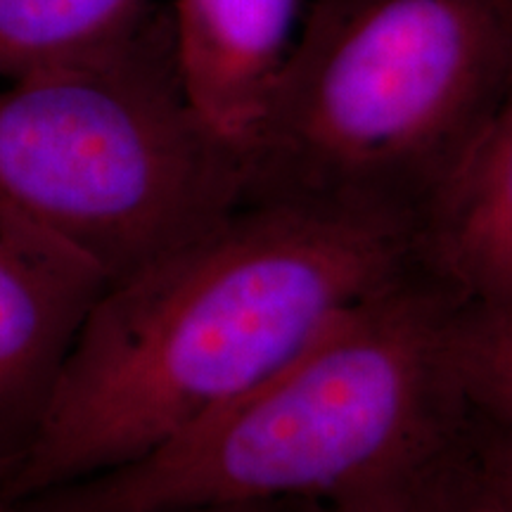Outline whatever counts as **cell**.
<instances>
[{"label":"cell","mask_w":512,"mask_h":512,"mask_svg":"<svg viewBox=\"0 0 512 512\" xmlns=\"http://www.w3.org/2000/svg\"><path fill=\"white\" fill-rule=\"evenodd\" d=\"M12 470H15V465H12L8 458L0 456V494H3L5 484H8V479L12 477Z\"/></svg>","instance_id":"4fadbf2b"},{"label":"cell","mask_w":512,"mask_h":512,"mask_svg":"<svg viewBox=\"0 0 512 512\" xmlns=\"http://www.w3.org/2000/svg\"><path fill=\"white\" fill-rule=\"evenodd\" d=\"M453 351L475 418L512 425V299L479 306L460 304Z\"/></svg>","instance_id":"9c48e42d"},{"label":"cell","mask_w":512,"mask_h":512,"mask_svg":"<svg viewBox=\"0 0 512 512\" xmlns=\"http://www.w3.org/2000/svg\"><path fill=\"white\" fill-rule=\"evenodd\" d=\"M470 448V446H467ZM299 512H489L479 496L472 479L467 453L441 475L427 479L406 494L389 501L366 505V508L328 510V508H299Z\"/></svg>","instance_id":"30bf717a"},{"label":"cell","mask_w":512,"mask_h":512,"mask_svg":"<svg viewBox=\"0 0 512 512\" xmlns=\"http://www.w3.org/2000/svg\"><path fill=\"white\" fill-rule=\"evenodd\" d=\"M467 465L489 512H512V425L477 420Z\"/></svg>","instance_id":"8fae6325"},{"label":"cell","mask_w":512,"mask_h":512,"mask_svg":"<svg viewBox=\"0 0 512 512\" xmlns=\"http://www.w3.org/2000/svg\"><path fill=\"white\" fill-rule=\"evenodd\" d=\"M512 86V0H318L245 147L247 200L413 223Z\"/></svg>","instance_id":"3957f363"},{"label":"cell","mask_w":512,"mask_h":512,"mask_svg":"<svg viewBox=\"0 0 512 512\" xmlns=\"http://www.w3.org/2000/svg\"><path fill=\"white\" fill-rule=\"evenodd\" d=\"M418 240L460 304L512 299V86L422 211Z\"/></svg>","instance_id":"52a82bcc"},{"label":"cell","mask_w":512,"mask_h":512,"mask_svg":"<svg viewBox=\"0 0 512 512\" xmlns=\"http://www.w3.org/2000/svg\"><path fill=\"white\" fill-rule=\"evenodd\" d=\"M147 0H0V83L124 46Z\"/></svg>","instance_id":"ba28073f"},{"label":"cell","mask_w":512,"mask_h":512,"mask_svg":"<svg viewBox=\"0 0 512 512\" xmlns=\"http://www.w3.org/2000/svg\"><path fill=\"white\" fill-rule=\"evenodd\" d=\"M0 512H15L8 505H0ZM181 512H299L297 505H216V508H195Z\"/></svg>","instance_id":"7c38bea8"},{"label":"cell","mask_w":512,"mask_h":512,"mask_svg":"<svg viewBox=\"0 0 512 512\" xmlns=\"http://www.w3.org/2000/svg\"><path fill=\"white\" fill-rule=\"evenodd\" d=\"M105 287L81 254L0 204V456L12 465Z\"/></svg>","instance_id":"5b68a950"},{"label":"cell","mask_w":512,"mask_h":512,"mask_svg":"<svg viewBox=\"0 0 512 512\" xmlns=\"http://www.w3.org/2000/svg\"><path fill=\"white\" fill-rule=\"evenodd\" d=\"M297 0H176L171 46L183 93L245 152L294 41Z\"/></svg>","instance_id":"8992f818"},{"label":"cell","mask_w":512,"mask_h":512,"mask_svg":"<svg viewBox=\"0 0 512 512\" xmlns=\"http://www.w3.org/2000/svg\"><path fill=\"white\" fill-rule=\"evenodd\" d=\"M418 223L247 200L105 287L0 494L27 501L155 451L420 271Z\"/></svg>","instance_id":"6da1fadb"},{"label":"cell","mask_w":512,"mask_h":512,"mask_svg":"<svg viewBox=\"0 0 512 512\" xmlns=\"http://www.w3.org/2000/svg\"><path fill=\"white\" fill-rule=\"evenodd\" d=\"M458 309L422 266L155 451L10 508L349 510L406 494L465 456L477 422L453 351Z\"/></svg>","instance_id":"7a4b0ae2"},{"label":"cell","mask_w":512,"mask_h":512,"mask_svg":"<svg viewBox=\"0 0 512 512\" xmlns=\"http://www.w3.org/2000/svg\"><path fill=\"white\" fill-rule=\"evenodd\" d=\"M247 202L245 152L185 98L171 34L0 83V204L107 280Z\"/></svg>","instance_id":"277c9868"}]
</instances>
